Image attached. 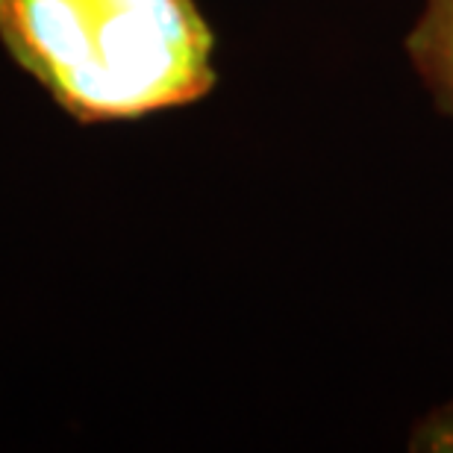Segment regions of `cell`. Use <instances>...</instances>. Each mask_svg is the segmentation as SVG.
<instances>
[{
    "instance_id": "cell-1",
    "label": "cell",
    "mask_w": 453,
    "mask_h": 453,
    "mask_svg": "<svg viewBox=\"0 0 453 453\" xmlns=\"http://www.w3.org/2000/svg\"><path fill=\"white\" fill-rule=\"evenodd\" d=\"M0 44L77 124L139 121L219 86L197 0H0Z\"/></svg>"
},
{
    "instance_id": "cell-2",
    "label": "cell",
    "mask_w": 453,
    "mask_h": 453,
    "mask_svg": "<svg viewBox=\"0 0 453 453\" xmlns=\"http://www.w3.org/2000/svg\"><path fill=\"white\" fill-rule=\"evenodd\" d=\"M403 50L436 110L453 121V0H424Z\"/></svg>"
},
{
    "instance_id": "cell-3",
    "label": "cell",
    "mask_w": 453,
    "mask_h": 453,
    "mask_svg": "<svg viewBox=\"0 0 453 453\" xmlns=\"http://www.w3.org/2000/svg\"><path fill=\"white\" fill-rule=\"evenodd\" d=\"M412 450H453V401L433 410L415 424L410 436Z\"/></svg>"
}]
</instances>
